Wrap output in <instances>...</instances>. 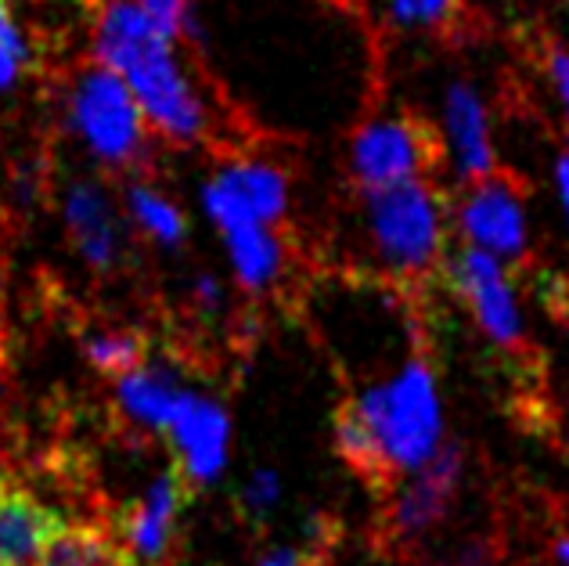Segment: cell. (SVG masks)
<instances>
[{
	"label": "cell",
	"mask_w": 569,
	"mask_h": 566,
	"mask_svg": "<svg viewBox=\"0 0 569 566\" xmlns=\"http://www.w3.org/2000/svg\"><path fill=\"white\" fill-rule=\"evenodd\" d=\"M98 58L130 87L144 119H152L167 138L199 141L206 133V109L173 62V40L133 0H112L101 11Z\"/></svg>",
	"instance_id": "6da1fadb"
},
{
	"label": "cell",
	"mask_w": 569,
	"mask_h": 566,
	"mask_svg": "<svg viewBox=\"0 0 569 566\" xmlns=\"http://www.w3.org/2000/svg\"><path fill=\"white\" fill-rule=\"evenodd\" d=\"M350 408L368 429L389 490L411 476L443 448V415L432 368L422 354H415L393 379L368 386L350 397Z\"/></svg>",
	"instance_id": "7a4b0ae2"
},
{
	"label": "cell",
	"mask_w": 569,
	"mask_h": 566,
	"mask_svg": "<svg viewBox=\"0 0 569 566\" xmlns=\"http://www.w3.org/2000/svg\"><path fill=\"white\" fill-rule=\"evenodd\" d=\"M365 228L382 267L400 281H429L447 252V206L429 181L365 191Z\"/></svg>",
	"instance_id": "3957f363"
},
{
	"label": "cell",
	"mask_w": 569,
	"mask_h": 566,
	"mask_svg": "<svg viewBox=\"0 0 569 566\" xmlns=\"http://www.w3.org/2000/svg\"><path fill=\"white\" fill-rule=\"evenodd\" d=\"M443 162L440 130L422 116L400 112L371 119L350 141V173L357 188L386 191L408 181H422Z\"/></svg>",
	"instance_id": "277c9868"
},
{
	"label": "cell",
	"mask_w": 569,
	"mask_h": 566,
	"mask_svg": "<svg viewBox=\"0 0 569 566\" xmlns=\"http://www.w3.org/2000/svg\"><path fill=\"white\" fill-rule=\"evenodd\" d=\"M461 473H466V448L461 440H443V448L422 469L403 476V484L389 490L382 516L386 542L403 548L429 538L455 509Z\"/></svg>",
	"instance_id": "5b68a950"
},
{
	"label": "cell",
	"mask_w": 569,
	"mask_h": 566,
	"mask_svg": "<svg viewBox=\"0 0 569 566\" xmlns=\"http://www.w3.org/2000/svg\"><path fill=\"white\" fill-rule=\"evenodd\" d=\"M72 123L104 162H133L144 145V112L112 69L83 72L72 95Z\"/></svg>",
	"instance_id": "8992f818"
},
{
	"label": "cell",
	"mask_w": 569,
	"mask_h": 566,
	"mask_svg": "<svg viewBox=\"0 0 569 566\" xmlns=\"http://www.w3.org/2000/svg\"><path fill=\"white\" fill-rule=\"evenodd\" d=\"M451 286L466 300L469 315L476 318L479 332L490 339L493 350L516 357V361H530V339L527 329H522L516 292L508 286V275L498 260L466 246L451 260Z\"/></svg>",
	"instance_id": "52a82bcc"
},
{
	"label": "cell",
	"mask_w": 569,
	"mask_h": 566,
	"mask_svg": "<svg viewBox=\"0 0 569 566\" xmlns=\"http://www.w3.org/2000/svg\"><path fill=\"white\" fill-rule=\"evenodd\" d=\"M455 220L472 249L487 252L498 264H527V210H522V188L512 177L493 173L487 181L469 185L461 191Z\"/></svg>",
	"instance_id": "ba28073f"
},
{
	"label": "cell",
	"mask_w": 569,
	"mask_h": 566,
	"mask_svg": "<svg viewBox=\"0 0 569 566\" xmlns=\"http://www.w3.org/2000/svg\"><path fill=\"white\" fill-rule=\"evenodd\" d=\"M194 495V484L181 469L162 473L159 480L144 490L141 502H133L116 524V542L123 545L130 566H167L173 556L177 527Z\"/></svg>",
	"instance_id": "9c48e42d"
},
{
	"label": "cell",
	"mask_w": 569,
	"mask_h": 566,
	"mask_svg": "<svg viewBox=\"0 0 569 566\" xmlns=\"http://www.w3.org/2000/svg\"><path fill=\"white\" fill-rule=\"evenodd\" d=\"M289 206V181L267 162H238L206 185V210L228 235L238 228H271Z\"/></svg>",
	"instance_id": "30bf717a"
},
{
	"label": "cell",
	"mask_w": 569,
	"mask_h": 566,
	"mask_svg": "<svg viewBox=\"0 0 569 566\" xmlns=\"http://www.w3.org/2000/svg\"><path fill=\"white\" fill-rule=\"evenodd\" d=\"M228 434H231L228 411L217 400H206L199 394L184 397L181 411L170 423V437L177 451V469L194 487L213 484L223 473V466H228Z\"/></svg>",
	"instance_id": "8fae6325"
},
{
	"label": "cell",
	"mask_w": 569,
	"mask_h": 566,
	"mask_svg": "<svg viewBox=\"0 0 569 566\" xmlns=\"http://www.w3.org/2000/svg\"><path fill=\"white\" fill-rule=\"evenodd\" d=\"M66 527L51 505L14 476H0V566H37L43 548Z\"/></svg>",
	"instance_id": "7c38bea8"
},
{
	"label": "cell",
	"mask_w": 569,
	"mask_h": 566,
	"mask_svg": "<svg viewBox=\"0 0 569 566\" xmlns=\"http://www.w3.org/2000/svg\"><path fill=\"white\" fill-rule=\"evenodd\" d=\"M443 123H447V145H451L455 173L461 185H479L487 177L498 173V156L490 145V127H487V109L479 101L476 87L458 80L451 83L443 101Z\"/></svg>",
	"instance_id": "4fadbf2b"
},
{
	"label": "cell",
	"mask_w": 569,
	"mask_h": 566,
	"mask_svg": "<svg viewBox=\"0 0 569 566\" xmlns=\"http://www.w3.org/2000/svg\"><path fill=\"white\" fill-rule=\"evenodd\" d=\"M66 220L72 231V242L80 246L87 264L109 267L116 257V220L104 196L94 185H72L66 199Z\"/></svg>",
	"instance_id": "5bb4252c"
},
{
	"label": "cell",
	"mask_w": 569,
	"mask_h": 566,
	"mask_svg": "<svg viewBox=\"0 0 569 566\" xmlns=\"http://www.w3.org/2000/svg\"><path fill=\"white\" fill-rule=\"evenodd\" d=\"M188 390H181L167 371H130V376L119 379V405L138 419L141 426L152 429H170V423L181 411Z\"/></svg>",
	"instance_id": "9a60e30c"
},
{
	"label": "cell",
	"mask_w": 569,
	"mask_h": 566,
	"mask_svg": "<svg viewBox=\"0 0 569 566\" xmlns=\"http://www.w3.org/2000/svg\"><path fill=\"white\" fill-rule=\"evenodd\" d=\"M37 566H130L123 545L98 524H66L43 548Z\"/></svg>",
	"instance_id": "2e32d148"
},
{
	"label": "cell",
	"mask_w": 569,
	"mask_h": 566,
	"mask_svg": "<svg viewBox=\"0 0 569 566\" xmlns=\"http://www.w3.org/2000/svg\"><path fill=\"white\" fill-rule=\"evenodd\" d=\"M223 238H228L234 275L249 292L274 286L284 267V249H281V238L271 228H238Z\"/></svg>",
	"instance_id": "e0dca14e"
},
{
	"label": "cell",
	"mask_w": 569,
	"mask_h": 566,
	"mask_svg": "<svg viewBox=\"0 0 569 566\" xmlns=\"http://www.w3.org/2000/svg\"><path fill=\"white\" fill-rule=\"evenodd\" d=\"M386 8L393 22L426 33H451L466 19V0H386Z\"/></svg>",
	"instance_id": "ac0fdd59"
},
{
	"label": "cell",
	"mask_w": 569,
	"mask_h": 566,
	"mask_svg": "<svg viewBox=\"0 0 569 566\" xmlns=\"http://www.w3.org/2000/svg\"><path fill=\"white\" fill-rule=\"evenodd\" d=\"M130 210H133V217L141 220V228L152 238H159V242L177 246L184 238V217H181V210L170 206L167 199L159 196V191L144 188V185H133L130 188Z\"/></svg>",
	"instance_id": "d6986e66"
},
{
	"label": "cell",
	"mask_w": 569,
	"mask_h": 566,
	"mask_svg": "<svg viewBox=\"0 0 569 566\" xmlns=\"http://www.w3.org/2000/svg\"><path fill=\"white\" fill-rule=\"evenodd\" d=\"M87 357L94 361V368L109 371V376H130V371H138L144 357V339L133 332L94 336L87 342Z\"/></svg>",
	"instance_id": "ffe728a7"
},
{
	"label": "cell",
	"mask_w": 569,
	"mask_h": 566,
	"mask_svg": "<svg viewBox=\"0 0 569 566\" xmlns=\"http://www.w3.org/2000/svg\"><path fill=\"white\" fill-rule=\"evenodd\" d=\"M278 495H281V484H278V476L271 469H260L257 476L249 480L246 487V495H242V505H246V513L249 516H267L278 505Z\"/></svg>",
	"instance_id": "44dd1931"
},
{
	"label": "cell",
	"mask_w": 569,
	"mask_h": 566,
	"mask_svg": "<svg viewBox=\"0 0 569 566\" xmlns=\"http://www.w3.org/2000/svg\"><path fill=\"white\" fill-rule=\"evenodd\" d=\"M545 69H548L551 83H556V91H559L562 106H566V116H569V48H566V43L548 40V48H545Z\"/></svg>",
	"instance_id": "7402d4cb"
},
{
	"label": "cell",
	"mask_w": 569,
	"mask_h": 566,
	"mask_svg": "<svg viewBox=\"0 0 569 566\" xmlns=\"http://www.w3.org/2000/svg\"><path fill=\"white\" fill-rule=\"evenodd\" d=\"M541 296H545V304H548L551 315L569 325V275H551L545 281Z\"/></svg>",
	"instance_id": "603a6c76"
},
{
	"label": "cell",
	"mask_w": 569,
	"mask_h": 566,
	"mask_svg": "<svg viewBox=\"0 0 569 566\" xmlns=\"http://www.w3.org/2000/svg\"><path fill=\"white\" fill-rule=\"evenodd\" d=\"M440 566H493V553L483 542H466V545H458Z\"/></svg>",
	"instance_id": "cb8c5ba5"
},
{
	"label": "cell",
	"mask_w": 569,
	"mask_h": 566,
	"mask_svg": "<svg viewBox=\"0 0 569 566\" xmlns=\"http://www.w3.org/2000/svg\"><path fill=\"white\" fill-rule=\"evenodd\" d=\"M260 566H321L313 553H299V548H274L271 556H263Z\"/></svg>",
	"instance_id": "d4e9b609"
},
{
	"label": "cell",
	"mask_w": 569,
	"mask_h": 566,
	"mask_svg": "<svg viewBox=\"0 0 569 566\" xmlns=\"http://www.w3.org/2000/svg\"><path fill=\"white\" fill-rule=\"evenodd\" d=\"M556 181H559V196L566 202V214H569V156H562L556 162Z\"/></svg>",
	"instance_id": "484cf974"
},
{
	"label": "cell",
	"mask_w": 569,
	"mask_h": 566,
	"mask_svg": "<svg viewBox=\"0 0 569 566\" xmlns=\"http://www.w3.org/2000/svg\"><path fill=\"white\" fill-rule=\"evenodd\" d=\"M556 559H559V566H569V534H562L556 542Z\"/></svg>",
	"instance_id": "4316f807"
},
{
	"label": "cell",
	"mask_w": 569,
	"mask_h": 566,
	"mask_svg": "<svg viewBox=\"0 0 569 566\" xmlns=\"http://www.w3.org/2000/svg\"><path fill=\"white\" fill-rule=\"evenodd\" d=\"M0 292H4V267H0Z\"/></svg>",
	"instance_id": "83f0119b"
}]
</instances>
